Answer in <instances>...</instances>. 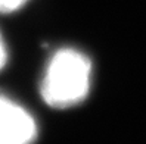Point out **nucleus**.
Segmentation results:
<instances>
[{"label":"nucleus","instance_id":"nucleus-3","mask_svg":"<svg viewBox=\"0 0 146 144\" xmlns=\"http://www.w3.org/2000/svg\"><path fill=\"white\" fill-rule=\"evenodd\" d=\"M28 0H0V13H11L22 7Z\"/></svg>","mask_w":146,"mask_h":144},{"label":"nucleus","instance_id":"nucleus-2","mask_svg":"<svg viewBox=\"0 0 146 144\" xmlns=\"http://www.w3.org/2000/svg\"><path fill=\"white\" fill-rule=\"evenodd\" d=\"M37 125L24 107L0 96V144H33Z\"/></svg>","mask_w":146,"mask_h":144},{"label":"nucleus","instance_id":"nucleus-4","mask_svg":"<svg viewBox=\"0 0 146 144\" xmlns=\"http://www.w3.org/2000/svg\"><path fill=\"white\" fill-rule=\"evenodd\" d=\"M5 62H6V47L3 44L2 37H0V69L5 66Z\"/></svg>","mask_w":146,"mask_h":144},{"label":"nucleus","instance_id":"nucleus-1","mask_svg":"<svg viewBox=\"0 0 146 144\" xmlns=\"http://www.w3.org/2000/svg\"><path fill=\"white\" fill-rule=\"evenodd\" d=\"M92 63L89 57L72 49L53 55L41 81V97L55 109H66L87 97L90 90Z\"/></svg>","mask_w":146,"mask_h":144}]
</instances>
